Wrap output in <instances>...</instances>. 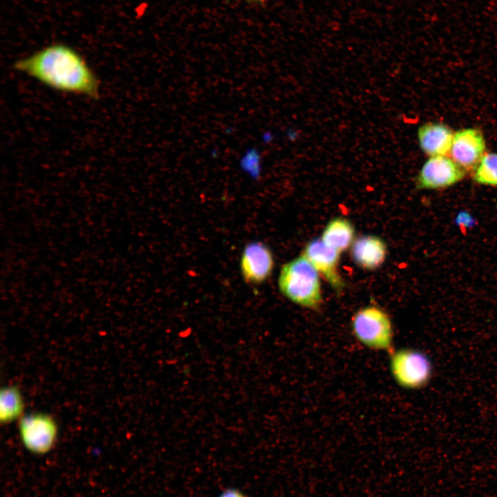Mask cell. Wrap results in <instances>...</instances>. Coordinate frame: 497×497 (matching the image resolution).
I'll return each instance as SVG.
<instances>
[{"instance_id": "obj_1", "label": "cell", "mask_w": 497, "mask_h": 497, "mask_svg": "<svg viewBox=\"0 0 497 497\" xmlns=\"http://www.w3.org/2000/svg\"><path fill=\"white\" fill-rule=\"evenodd\" d=\"M12 68L56 91L99 98L100 81L85 59L72 47L55 43L14 61Z\"/></svg>"}, {"instance_id": "obj_2", "label": "cell", "mask_w": 497, "mask_h": 497, "mask_svg": "<svg viewBox=\"0 0 497 497\" xmlns=\"http://www.w3.org/2000/svg\"><path fill=\"white\" fill-rule=\"evenodd\" d=\"M277 283L281 293L301 307L318 310L323 303L320 274L302 255L282 266Z\"/></svg>"}, {"instance_id": "obj_3", "label": "cell", "mask_w": 497, "mask_h": 497, "mask_svg": "<svg viewBox=\"0 0 497 497\" xmlns=\"http://www.w3.org/2000/svg\"><path fill=\"white\" fill-rule=\"evenodd\" d=\"M351 329L357 341L370 350L390 353L394 349L391 317L377 305L359 309L351 318Z\"/></svg>"}, {"instance_id": "obj_4", "label": "cell", "mask_w": 497, "mask_h": 497, "mask_svg": "<svg viewBox=\"0 0 497 497\" xmlns=\"http://www.w3.org/2000/svg\"><path fill=\"white\" fill-rule=\"evenodd\" d=\"M389 353V368L397 384L404 389H416L430 380L432 367L430 360L417 349H393Z\"/></svg>"}, {"instance_id": "obj_5", "label": "cell", "mask_w": 497, "mask_h": 497, "mask_svg": "<svg viewBox=\"0 0 497 497\" xmlns=\"http://www.w3.org/2000/svg\"><path fill=\"white\" fill-rule=\"evenodd\" d=\"M19 433L23 445L29 452L44 455L55 445L58 426L53 417L48 413H31L19 419Z\"/></svg>"}, {"instance_id": "obj_6", "label": "cell", "mask_w": 497, "mask_h": 497, "mask_svg": "<svg viewBox=\"0 0 497 497\" xmlns=\"http://www.w3.org/2000/svg\"><path fill=\"white\" fill-rule=\"evenodd\" d=\"M301 255L306 257L331 287L341 293L345 286L339 264L340 253L325 244L320 238L309 241Z\"/></svg>"}, {"instance_id": "obj_7", "label": "cell", "mask_w": 497, "mask_h": 497, "mask_svg": "<svg viewBox=\"0 0 497 497\" xmlns=\"http://www.w3.org/2000/svg\"><path fill=\"white\" fill-rule=\"evenodd\" d=\"M465 169L446 156L430 157L416 179L419 189H438L450 186L465 177Z\"/></svg>"}, {"instance_id": "obj_8", "label": "cell", "mask_w": 497, "mask_h": 497, "mask_svg": "<svg viewBox=\"0 0 497 497\" xmlns=\"http://www.w3.org/2000/svg\"><path fill=\"white\" fill-rule=\"evenodd\" d=\"M274 257L269 247L261 242H252L244 247L240 258L243 279L250 284H261L271 275Z\"/></svg>"}, {"instance_id": "obj_9", "label": "cell", "mask_w": 497, "mask_h": 497, "mask_svg": "<svg viewBox=\"0 0 497 497\" xmlns=\"http://www.w3.org/2000/svg\"><path fill=\"white\" fill-rule=\"evenodd\" d=\"M485 150V142L482 133L476 128H465L454 135L450 153L455 162L469 170L475 169Z\"/></svg>"}, {"instance_id": "obj_10", "label": "cell", "mask_w": 497, "mask_h": 497, "mask_svg": "<svg viewBox=\"0 0 497 497\" xmlns=\"http://www.w3.org/2000/svg\"><path fill=\"white\" fill-rule=\"evenodd\" d=\"M387 250V244L382 237L373 234L364 235L355 238L351 246V256L360 268L374 271L385 262Z\"/></svg>"}, {"instance_id": "obj_11", "label": "cell", "mask_w": 497, "mask_h": 497, "mask_svg": "<svg viewBox=\"0 0 497 497\" xmlns=\"http://www.w3.org/2000/svg\"><path fill=\"white\" fill-rule=\"evenodd\" d=\"M454 135L447 126L437 122L425 124L418 130L420 148L431 157L445 156L449 153Z\"/></svg>"}, {"instance_id": "obj_12", "label": "cell", "mask_w": 497, "mask_h": 497, "mask_svg": "<svg viewBox=\"0 0 497 497\" xmlns=\"http://www.w3.org/2000/svg\"><path fill=\"white\" fill-rule=\"evenodd\" d=\"M320 239L325 244L341 253L351 248L355 241V227L348 219L334 217L325 226Z\"/></svg>"}, {"instance_id": "obj_13", "label": "cell", "mask_w": 497, "mask_h": 497, "mask_svg": "<svg viewBox=\"0 0 497 497\" xmlns=\"http://www.w3.org/2000/svg\"><path fill=\"white\" fill-rule=\"evenodd\" d=\"M24 400L21 392L15 385L3 387L0 393V420L3 424L20 419L23 415Z\"/></svg>"}, {"instance_id": "obj_14", "label": "cell", "mask_w": 497, "mask_h": 497, "mask_svg": "<svg viewBox=\"0 0 497 497\" xmlns=\"http://www.w3.org/2000/svg\"><path fill=\"white\" fill-rule=\"evenodd\" d=\"M474 179L485 185L497 186V153L484 155L475 168Z\"/></svg>"}, {"instance_id": "obj_15", "label": "cell", "mask_w": 497, "mask_h": 497, "mask_svg": "<svg viewBox=\"0 0 497 497\" xmlns=\"http://www.w3.org/2000/svg\"><path fill=\"white\" fill-rule=\"evenodd\" d=\"M239 166L242 170L253 179H257L262 170V156L260 150L255 147L248 148L239 160Z\"/></svg>"}, {"instance_id": "obj_16", "label": "cell", "mask_w": 497, "mask_h": 497, "mask_svg": "<svg viewBox=\"0 0 497 497\" xmlns=\"http://www.w3.org/2000/svg\"><path fill=\"white\" fill-rule=\"evenodd\" d=\"M456 223L462 230L465 232L467 229L472 227L475 224L474 218L466 211H461L458 213L456 217Z\"/></svg>"}, {"instance_id": "obj_17", "label": "cell", "mask_w": 497, "mask_h": 497, "mask_svg": "<svg viewBox=\"0 0 497 497\" xmlns=\"http://www.w3.org/2000/svg\"><path fill=\"white\" fill-rule=\"evenodd\" d=\"M218 497H248L237 488L230 487L222 491Z\"/></svg>"}, {"instance_id": "obj_18", "label": "cell", "mask_w": 497, "mask_h": 497, "mask_svg": "<svg viewBox=\"0 0 497 497\" xmlns=\"http://www.w3.org/2000/svg\"><path fill=\"white\" fill-rule=\"evenodd\" d=\"M272 138L273 137L271 135V133H270L269 132H264L262 135V139L264 143H269L271 141Z\"/></svg>"}, {"instance_id": "obj_19", "label": "cell", "mask_w": 497, "mask_h": 497, "mask_svg": "<svg viewBox=\"0 0 497 497\" xmlns=\"http://www.w3.org/2000/svg\"><path fill=\"white\" fill-rule=\"evenodd\" d=\"M247 1H262V0H247Z\"/></svg>"}]
</instances>
